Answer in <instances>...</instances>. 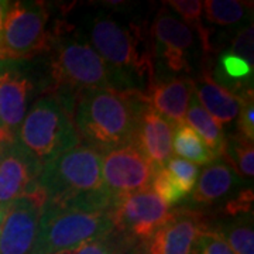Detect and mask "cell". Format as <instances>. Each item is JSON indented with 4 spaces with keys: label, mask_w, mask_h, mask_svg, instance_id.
<instances>
[{
    "label": "cell",
    "mask_w": 254,
    "mask_h": 254,
    "mask_svg": "<svg viewBox=\"0 0 254 254\" xmlns=\"http://www.w3.org/2000/svg\"><path fill=\"white\" fill-rule=\"evenodd\" d=\"M91 47L100 58L126 79L130 86L143 93L155 79V65L141 30L136 26H125L112 16L99 14L92 20L89 27Z\"/></svg>",
    "instance_id": "277c9868"
},
{
    "label": "cell",
    "mask_w": 254,
    "mask_h": 254,
    "mask_svg": "<svg viewBox=\"0 0 254 254\" xmlns=\"http://www.w3.org/2000/svg\"><path fill=\"white\" fill-rule=\"evenodd\" d=\"M113 232L110 212H92L46 202L30 254H58Z\"/></svg>",
    "instance_id": "8992f818"
},
{
    "label": "cell",
    "mask_w": 254,
    "mask_h": 254,
    "mask_svg": "<svg viewBox=\"0 0 254 254\" xmlns=\"http://www.w3.org/2000/svg\"><path fill=\"white\" fill-rule=\"evenodd\" d=\"M236 184L237 175L229 164L219 161L209 164L196 180L192 200L200 205H210L227 195Z\"/></svg>",
    "instance_id": "e0dca14e"
},
{
    "label": "cell",
    "mask_w": 254,
    "mask_h": 254,
    "mask_svg": "<svg viewBox=\"0 0 254 254\" xmlns=\"http://www.w3.org/2000/svg\"><path fill=\"white\" fill-rule=\"evenodd\" d=\"M193 254H233L216 229H206L196 240Z\"/></svg>",
    "instance_id": "4316f807"
},
{
    "label": "cell",
    "mask_w": 254,
    "mask_h": 254,
    "mask_svg": "<svg viewBox=\"0 0 254 254\" xmlns=\"http://www.w3.org/2000/svg\"><path fill=\"white\" fill-rule=\"evenodd\" d=\"M253 190H242L237 198L235 199L229 200L226 205V212L227 215L230 216H242V215H249V212L252 213V206H253Z\"/></svg>",
    "instance_id": "f546056e"
},
{
    "label": "cell",
    "mask_w": 254,
    "mask_h": 254,
    "mask_svg": "<svg viewBox=\"0 0 254 254\" xmlns=\"http://www.w3.org/2000/svg\"><path fill=\"white\" fill-rule=\"evenodd\" d=\"M48 58L46 93L75 98L79 92L92 89L134 91L130 83L110 68L89 43L69 36L66 30L58 33Z\"/></svg>",
    "instance_id": "3957f363"
},
{
    "label": "cell",
    "mask_w": 254,
    "mask_h": 254,
    "mask_svg": "<svg viewBox=\"0 0 254 254\" xmlns=\"http://www.w3.org/2000/svg\"><path fill=\"white\" fill-rule=\"evenodd\" d=\"M10 143H14V140L3 130V127L0 126V147H4V145L10 144Z\"/></svg>",
    "instance_id": "1f68e13d"
},
{
    "label": "cell",
    "mask_w": 254,
    "mask_h": 254,
    "mask_svg": "<svg viewBox=\"0 0 254 254\" xmlns=\"http://www.w3.org/2000/svg\"><path fill=\"white\" fill-rule=\"evenodd\" d=\"M253 92L249 91L246 95L240 96L230 89L219 83L206 66L200 72L198 81L193 82V95L199 105L208 112L212 118L219 123H232L242 110L247 95Z\"/></svg>",
    "instance_id": "2e32d148"
},
{
    "label": "cell",
    "mask_w": 254,
    "mask_h": 254,
    "mask_svg": "<svg viewBox=\"0 0 254 254\" xmlns=\"http://www.w3.org/2000/svg\"><path fill=\"white\" fill-rule=\"evenodd\" d=\"M36 182L48 203L92 212H110L115 205L102 177V155L88 145L43 164Z\"/></svg>",
    "instance_id": "7a4b0ae2"
},
{
    "label": "cell",
    "mask_w": 254,
    "mask_h": 254,
    "mask_svg": "<svg viewBox=\"0 0 254 254\" xmlns=\"http://www.w3.org/2000/svg\"><path fill=\"white\" fill-rule=\"evenodd\" d=\"M164 4L170 6V9H173L187 26L190 28L195 27L198 34L205 30L202 26L203 3L200 0H170Z\"/></svg>",
    "instance_id": "484cf974"
},
{
    "label": "cell",
    "mask_w": 254,
    "mask_h": 254,
    "mask_svg": "<svg viewBox=\"0 0 254 254\" xmlns=\"http://www.w3.org/2000/svg\"><path fill=\"white\" fill-rule=\"evenodd\" d=\"M165 170L173 177L174 181L177 182L184 195H188L193 190L196 180L199 177V170L195 164L180 157H171L170 161L165 164Z\"/></svg>",
    "instance_id": "cb8c5ba5"
},
{
    "label": "cell",
    "mask_w": 254,
    "mask_h": 254,
    "mask_svg": "<svg viewBox=\"0 0 254 254\" xmlns=\"http://www.w3.org/2000/svg\"><path fill=\"white\" fill-rule=\"evenodd\" d=\"M46 86V73L36 71L30 60H0V126L14 141L36 95H44Z\"/></svg>",
    "instance_id": "ba28073f"
},
{
    "label": "cell",
    "mask_w": 254,
    "mask_h": 254,
    "mask_svg": "<svg viewBox=\"0 0 254 254\" xmlns=\"http://www.w3.org/2000/svg\"><path fill=\"white\" fill-rule=\"evenodd\" d=\"M73 100L58 93L41 95L28 109L16 143L41 164L79 145L72 122Z\"/></svg>",
    "instance_id": "5b68a950"
},
{
    "label": "cell",
    "mask_w": 254,
    "mask_h": 254,
    "mask_svg": "<svg viewBox=\"0 0 254 254\" xmlns=\"http://www.w3.org/2000/svg\"><path fill=\"white\" fill-rule=\"evenodd\" d=\"M203 3L205 18L219 27H233L252 21L253 3L240 0H206Z\"/></svg>",
    "instance_id": "d6986e66"
},
{
    "label": "cell",
    "mask_w": 254,
    "mask_h": 254,
    "mask_svg": "<svg viewBox=\"0 0 254 254\" xmlns=\"http://www.w3.org/2000/svg\"><path fill=\"white\" fill-rule=\"evenodd\" d=\"M58 254H63V253H58Z\"/></svg>",
    "instance_id": "e575fe53"
},
{
    "label": "cell",
    "mask_w": 254,
    "mask_h": 254,
    "mask_svg": "<svg viewBox=\"0 0 254 254\" xmlns=\"http://www.w3.org/2000/svg\"><path fill=\"white\" fill-rule=\"evenodd\" d=\"M150 50L154 65H164L175 73H190L195 34L177 14L163 7L150 28Z\"/></svg>",
    "instance_id": "30bf717a"
},
{
    "label": "cell",
    "mask_w": 254,
    "mask_h": 254,
    "mask_svg": "<svg viewBox=\"0 0 254 254\" xmlns=\"http://www.w3.org/2000/svg\"><path fill=\"white\" fill-rule=\"evenodd\" d=\"M174 127L145 102L138 113L133 143L147 157L154 171L164 168L173 157Z\"/></svg>",
    "instance_id": "5bb4252c"
},
{
    "label": "cell",
    "mask_w": 254,
    "mask_h": 254,
    "mask_svg": "<svg viewBox=\"0 0 254 254\" xmlns=\"http://www.w3.org/2000/svg\"><path fill=\"white\" fill-rule=\"evenodd\" d=\"M209 229V220L199 210L174 209L171 216L144 243L145 254H193L198 237Z\"/></svg>",
    "instance_id": "7c38bea8"
},
{
    "label": "cell",
    "mask_w": 254,
    "mask_h": 254,
    "mask_svg": "<svg viewBox=\"0 0 254 254\" xmlns=\"http://www.w3.org/2000/svg\"><path fill=\"white\" fill-rule=\"evenodd\" d=\"M1 150H3V147H0V153H1Z\"/></svg>",
    "instance_id": "836d02e7"
},
{
    "label": "cell",
    "mask_w": 254,
    "mask_h": 254,
    "mask_svg": "<svg viewBox=\"0 0 254 254\" xmlns=\"http://www.w3.org/2000/svg\"><path fill=\"white\" fill-rule=\"evenodd\" d=\"M9 4H10V1H6V0H0V36H1L3 21H4V16H6V11H7Z\"/></svg>",
    "instance_id": "4dcf8cb0"
},
{
    "label": "cell",
    "mask_w": 254,
    "mask_h": 254,
    "mask_svg": "<svg viewBox=\"0 0 254 254\" xmlns=\"http://www.w3.org/2000/svg\"><path fill=\"white\" fill-rule=\"evenodd\" d=\"M184 123L190 126L203 140V143L208 145L216 158L223 155L225 144H226L223 127L216 119L212 118L208 112L200 106L195 95L190 96Z\"/></svg>",
    "instance_id": "ac0fdd59"
},
{
    "label": "cell",
    "mask_w": 254,
    "mask_h": 254,
    "mask_svg": "<svg viewBox=\"0 0 254 254\" xmlns=\"http://www.w3.org/2000/svg\"><path fill=\"white\" fill-rule=\"evenodd\" d=\"M254 30L253 26H245L236 33V36L230 41V53L236 54L237 57L243 58L249 65L254 66Z\"/></svg>",
    "instance_id": "83f0119b"
},
{
    "label": "cell",
    "mask_w": 254,
    "mask_h": 254,
    "mask_svg": "<svg viewBox=\"0 0 254 254\" xmlns=\"http://www.w3.org/2000/svg\"><path fill=\"white\" fill-rule=\"evenodd\" d=\"M43 164L18 143L4 145L0 153V208H9L37 181Z\"/></svg>",
    "instance_id": "4fadbf2b"
},
{
    "label": "cell",
    "mask_w": 254,
    "mask_h": 254,
    "mask_svg": "<svg viewBox=\"0 0 254 254\" xmlns=\"http://www.w3.org/2000/svg\"><path fill=\"white\" fill-rule=\"evenodd\" d=\"M48 20L46 3H10L0 36V60H33L48 53L57 37V30L48 28Z\"/></svg>",
    "instance_id": "52a82bcc"
},
{
    "label": "cell",
    "mask_w": 254,
    "mask_h": 254,
    "mask_svg": "<svg viewBox=\"0 0 254 254\" xmlns=\"http://www.w3.org/2000/svg\"><path fill=\"white\" fill-rule=\"evenodd\" d=\"M154 173L151 163L134 143L102 155V177L115 203L130 193L150 188Z\"/></svg>",
    "instance_id": "8fae6325"
},
{
    "label": "cell",
    "mask_w": 254,
    "mask_h": 254,
    "mask_svg": "<svg viewBox=\"0 0 254 254\" xmlns=\"http://www.w3.org/2000/svg\"><path fill=\"white\" fill-rule=\"evenodd\" d=\"M227 164L232 167L237 177L245 180L253 178L254 175V148L253 141L247 140L237 133L236 136L226 140L223 155Z\"/></svg>",
    "instance_id": "44dd1931"
},
{
    "label": "cell",
    "mask_w": 254,
    "mask_h": 254,
    "mask_svg": "<svg viewBox=\"0 0 254 254\" xmlns=\"http://www.w3.org/2000/svg\"><path fill=\"white\" fill-rule=\"evenodd\" d=\"M4 213H6V210L0 208V227H1V222H3V218H4Z\"/></svg>",
    "instance_id": "d6a6232c"
},
{
    "label": "cell",
    "mask_w": 254,
    "mask_h": 254,
    "mask_svg": "<svg viewBox=\"0 0 254 254\" xmlns=\"http://www.w3.org/2000/svg\"><path fill=\"white\" fill-rule=\"evenodd\" d=\"M192 95L193 81L188 76L154 79L144 92L147 103L174 126L184 123Z\"/></svg>",
    "instance_id": "9a60e30c"
},
{
    "label": "cell",
    "mask_w": 254,
    "mask_h": 254,
    "mask_svg": "<svg viewBox=\"0 0 254 254\" xmlns=\"http://www.w3.org/2000/svg\"><path fill=\"white\" fill-rule=\"evenodd\" d=\"M150 188L168 206L180 202L185 196L177 182L173 180V177L165 170V167L155 171L150 182Z\"/></svg>",
    "instance_id": "d4e9b609"
},
{
    "label": "cell",
    "mask_w": 254,
    "mask_h": 254,
    "mask_svg": "<svg viewBox=\"0 0 254 254\" xmlns=\"http://www.w3.org/2000/svg\"><path fill=\"white\" fill-rule=\"evenodd\" d=\"M253 92L247 95L245 103L242 106V110L239 113V120H237V127H239V134L243 136L247 140H254V116H253Z\"/></svg>",
    "instance_id": "f1b7e54d"
},
{
    "label": "cell",
    "mask_w": 254,
    "mask_h": 254,
    "mask_svg": "<svg viewBox=\"0 0 254 254\" xmlns=\"http://www.w3.org/2000/svg\"><path fill=\"white\" fill-rule=\"evenodd\" d=\"M173 150H175L180 158H184L190 163L203 165L213 163L216 160L215 154L203 143V140L185 123L174 127Z\"/></svg>",
    "instance_id": "ffe728a7"
},
{
    "label": "cell",
    "mask_w": 254,
    "mask_h": 254,
    "mask_svg": "<svg viewBox=\"0 0 254 254\" xmlns=\"http://www.w3.org/2000/svg\"><path fill=\"white\" fill-rule=\"evenodd\" d=\"M170 206L151 188L119 199L110 210L113 232L133 243L148 242L171 216Z\"/></svg>",
    "instance_id": "9c48e42d"
},
{
    "label": "cell",
    "mask_w": 254,
    "mask_h": 254,
    "mask_svg": "<svg viewBox=\"0 0 254 254\" xmlns=\"http://www.w3.org/2000/svg\"><path fill=\"white\" fill-rule=\"evenodd\" d=\"M145 102L144 93L138 91L79 92L72 109L79 140L100 155L133 143L138 113Z\"/></svg>",
    "instance_id": "6da1fadb"
},
{
    "label": "cell",
    "mask_w": 254,
    "mask_h": 254,
    "mask_svg": "<svg viewBox=\"0 0 254 254\" xmlns=\"http://www.w3.org/2000/svg\"><path fill=\"white\" fill-rule=\"evenodd\" d=\"M233 254H254L253 220L249 215L237 216L226 226L216 229Z\"/></svg>",
    "instance_id": "7402d4cb"
},
{
    "label": "cell",
    "mask_w": 254,
    "mask_h": 254,
    "mask_svg": "<svg viewBox=\"0 0 254 254\" xmlns=\"http://www.w3.org/2000/svg\"><path fill=\"white\" fill-rule=\"evenodd\" d=\"M137 245L112 232L109 236L86 242L63 254H136Z\"/></svg>",
    "instance_id": "603a6c76"
}]
</instances>
